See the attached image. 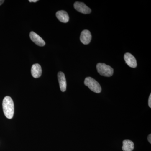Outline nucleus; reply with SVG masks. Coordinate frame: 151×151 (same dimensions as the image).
Wrapping results in <instances>:
<instances>
[{
  "instance_id": "f257e3e1",
  "label": "nucleus",
  "mask_w": 151,
  "mask_h": 151,
  "mask_svg": "<svg viewBox=\"0 0 151 151\" xmlns=\"http://www.w3.org/2000/svg\"><path fill=\"white\" fill-rule=\"evenodd\" d=\"M3 109L4 114L7 119H12L14 114L13 101L9 96H6L3 101Z\"/></svg>"
},
{
  "instance_id": "f03ea898",
  "label": "nucleus",
  "mask_w": 151,
  "mask_h": 151,
  "mask_svg": "<svg viewBox=\"0 0 151 151\" xmlns=\"http://www.w3.org/2000/svg\"><path fill=\"white\" fill-rule=\"evenodd\" d=\"M84 84L88 86L92 92L96 93H100L102 91V88L100 84L97 81L90 77L85 78L84 81Z\"/></svg>"
},
{
  "instance_id": "7ed1b4c3",
  "label": "nucleus",
  "mask_w": 151,
  "mask_h": 151,
  "mask_svg": "<svg viewBox=\"0 0 151 151\" xmlns=\"http://www.w3.org/2000/svg\"><path fill=\"white\" fill-rule=\"evenodd\" d=\"M96 68L98 73L101 75L106 77H110L113 75L114 72L113 68L105 63H98Z\"/></svg>"
},
{
  "instance_id": "20e7f679",
  "label": "nucleus",
  "mask_w": 151,
  "mask_h": 151,
  "mask_svg": "<svg viewBox=\"0 0 151 151\" xmlns=\"http://www.w3.org/2000/svg\"><path fill=\"white\" fill-rule=\"evenodd\" d=\"M74 7L76 10L82 14H89L91 12V9L82 2H76L74 4Z\"/></svg>"
},
{
  "instance_id": "39448f33",
  "label": "nucleus",
  "mask_w": 151,
  "mask_h": 151,
  "mask_svg": "<svg viewBox=\"0 0 151 151\" xmlns=\"http://www.w3.org/2000/svg\"><path fill=\"white\" fill-rule=\"evenodd\" d=\"M124 59L126 63L129 67L135 68L137 66V62L136 58L131 53L127 52L124 55Z\"/></svg>"
},
{
  "instance_id": "423d86ee",
  "label": "nucleus",
  "mask_w": 151,
  "mask_h": 151,
  "mask_svg": "<svg viewBox=\"0 0 151 151\" xmlns=\"http://www.w3.org/2000/svg\"><path fill=\"white\" fill-rule=\"evenodd\" d=\"M80 41L83 44L88 45L90 43L92 39V35L88 30H84L81 32L80 35Z\"/></svg>"
},
{
  "instance_id": "0eeeda50",
  "label": "nucleus",
  "mask_w": 151,
  "mask_h": 151,
  "mask_svg": "<svg viewBox=\"0 0 151 151\" xmlns=\"http://www.w3.org/2000/svg\"><path fill=\"white\" fill-rule=\"evenodd\" d=\"M29 36L31 40L37 45L41 47L45 45V41L39 35H38L37 34L34 32H31L30 33Z\"/></svg>"
},
{
  "instance_id": "6e6552de",
  "label": "nucleus",
  "mask_w": 151,
  "mask_h": 151,
  "mask_svg": "<svg viewBox=\"0 0 151 151\" xmlns=\"http://www.w3.org/2000/svg\"><path fill=\"white\" fill-rule=\"evenodd\" d=\"M58 78L60 90L62 92H65L66 91L67 84H66L65 74L63 72L60 71L58 73Z\"/></svg>"
},
{
  "instance_id": "1a4fd4ad",
  "label": "nucleus",
  "mask_w": 151,
  "mask_h": 151,
  "mask_svg": "<svg viewBox=\"0 0 151 151\" xmlns=\"http://www.w3.org/2000/svg\"><path fill=\"white\" fill-rule=\"evenodd\" d=\"M42 73L41 67L38 63L33 64L31 68V73L33 77L35 78H39Z\"/></svg>"
},
{
  "instance_id": "9d476101",
  "label": "nucleus",
  "mask_w": 151,
  "mask_h": 151,
  "mask_svg": "<svg viewBox=\"0 0 151 151\" xmlns=\"http://www.w3.org/2000/svg\"><path fill=\"white\" fill-rule=\"evenodd\" d=\"M56 16L61 22L67 23L69 21V16L67 12L65 11L61 10L57 12Z\"/></svg>"
},
{
  "instance_id": "9b49d317",
  "label": "nucleus",
  "mask_w": 151,
  "mask_h": 151,
  "mask_svg": "<svg viewBox=\"0 0 151 151\" xmlns=\"http://www.w3.org/2000/svg\"><path fill=\"white\" fill-rule=\"evenodd\" d=\"M122 150L124 151H132L134 148V143L129 140H125L123 142Z\"/></svg>"
},
{
  "instance_id": "f8f14e48",
  "label": "nucleus",
  "mask_w": 151,
  "mask_h": 151,
  "mask_svg": "<svg viewBox=\"0 0 151 151\" xmlns=\"http://www.w3.org/2000/svg\"><path fill=\"white\" fill-rule=\"evenodd\" d=\"M148 105L150 108H151V94H150L148 100Z\"/></svg>"
},
{
  "instance_id": "ddd939ff",
  "label": "nucleus",
  "mask_w": 151,
  "mask_h": 151,
  "mask_svg": "<svg viewBox=\"0 0 151 151\" xmlns=\"http://www.w3.org/2000/svg\"><path fill=\"white\" fill-rule=\"evenodd\" d=\"M148 140L149 142L151 143V134H150L148 137Z\"/></svg>"
},
{
  "instance_id": "4468645a",
  "label": "nucleus",
  "mask_w": 151,
  "mask_h": 151,
  "mask_svg": "<svg viewBox=\"0 0 151 151\" xmlns=\"http://www.w3.org/2000/svg\"><path fill=\"white\" fill-rule=\"evenodd\" d=\"M38 0H29V2H37L38 1Z\"/></svg>"
},
{
  "instance_id": "2eb2a0df",
  "label": "nucleus",
  "mask_w": 151,
  "mask_h": 151,
  "mask_svg": "<svg viewBox=\"0 0 151 151\" xmlns=\"http://www.w3.org/2000/svg\"><path fill=\"white\" fill-rule=\"evenodd\" d=\"M4 1H3V0H0V6H1V5L4 2Z\"/></svg>"
}]
</instances>
